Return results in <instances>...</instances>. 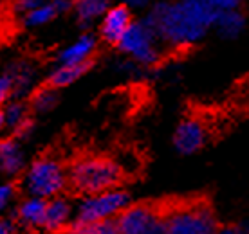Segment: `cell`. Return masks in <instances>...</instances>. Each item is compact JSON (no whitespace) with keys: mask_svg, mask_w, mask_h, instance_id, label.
Segmentation results:
<instances>
[{"mask_svg":"<svg viewBox=\"0 0 249 234\" xmlns=\"http://www.w3.org/2000/svg\"><path fill=\"white\" fill-rule=\"evenodd\" d=\"M168 234H215L217 220L212 207L204 202L181 203L164 211Z\"/></svg>","mask_w":249,"mask_h":234,"instance_id":"5b68a950","label":"cell"},{"mask_svg":"<svg viewBox=\"0 0 249 234\" xmlns=\"http://www.w3.org/2000/svg\"><path fill=\"white\" fill-rule=\"evenodd\" d=\"M6 72L11 76L13 83H15V98L13 99H22L24 96L31 92L33 85H35V76L36 70L29 62H13L6 68ZM33 94V92H31Z\"/></svg>","mask_w":249,"mask_h":234,"instance_id":"9a60e30c","label":"cell"},{"mask_svg":"<svg viewBox=\"0 0 249 234\" xmlns=\"http://www.w3.org/2000/svg\"><path fill=\"white\" fill-rule=\"evenodd\" d=\"M71 7H74L71 0H45L35 11L22 17V25L24 27H42V25L58 18L60 15L67 13Z\"/></svg>","mask_w":249,"mask_h":234,"instance_id":"5bb4252c","label":"cell"},{"mask_svg":"<svg viewBox=\"0 0 249 234\" xmlns=\"http://www.w3.org/2000/svg\"><path fill=\"white\" fill-rule=\"evenodd\" d=\"M29 119H31L29 117V108L20 99H11V101L4 103L2 112H0V124H2V128H7L11 134H15Z\"/></svg>","mask_w":249,"mask_h":234,"instance_id":"ac0fdd59","label":"cell"},{"mask_svg":"<svg viewBox=\"0 0 249 234\" xmlns=\"http://www.w3.org/2000/svg\"><path fill=\"white\" fill-rule=\"evenodd\" d=\"M33 130H35V124H33V119H29V121H25L22 126H20L15 134H13V137L17 139V141H22V139H27V137L33 134Z\"/></svg>","mask_w":249,"mask_h":234,"instance_id":"4316f807","label":"cell"},{"mask_svg":"<svg viewBox=\"0 0 249 234\" xmlns=\"http://www.w3.org/2000/svg\"><path fill=\"white\" fill-rule=\"evenodd\" d=\"M62 234H76V233H72V231H67V233H62Z\"/></svg>","mask_w":249,"mask_h":234,"instance_id":"f546056e","label":"cell"},{"mask_svg":"<svg viewBox=\"0 0 249 234\" xmlns=\"http://www.w3.org/2000/svg\"><path fill=\"white\" fill-rule=\"evenodd\" d=\"M18 231V222L15 216H9V218H2L0 222V234H17Z\"/></svg>","mask_w":249,"mask_h":234,"instance_id":"484cf974","label":"cell"},{"mask_svg":"<svg viewBox=\"0 0 249 234\" xmlns=\"http://www.w3.org/2000/svg\"><path fill=\"white\" fill-rule=\"evenodd\" d=\"M18 185L25 197L44 200L62 197L69 185V169H65L62 162L54 157L42 155L27 166L24 175L20 177Z\"/></svg>","mask_w":249,"mask_h":234,"instance_id":"3957f363","label":"cell"},{"mask_svg":"<svg viewBox=\"0 0 249 234\" xmlns=\"http://www.w3.org/2000/svg\"><path fill=\"white\" fill-rule=\"evenodd\" d=\"M0 169L7 179H18L27 169L24 150L15 137H7L0 142Z\"/></svg>","mask_w":249,"mask_h":234,"instance_id":"7c38bea8","label":"cell"},{"mask_svg":"<svg viewBox=\"0 0 249 234\" xmlns=\"http://www.w3.org/2000/svg\"><path fill=\"white\" fill-rule=\"evenodd\" d=\"M98 47V40L90 33H83L76 38L74 42L63 47L56 54L58 65H83V63H92L94 50Z\"/></svg>","mask_w":249,"mask_h":234,"instance_id":"8fae6325","label":"cell"},{"mask_svg":"<svg viewBox=\"0 0 249 234\" xmlns=\"http://www.w3.org/2000/svg\"><path fill=\"white\" fill-rule=\"evenodd\" d=\"M121 177L119 164L107 157H81L69 167V185L83 197L116 189Z\"/></svg>","mask_w":249,"mask_h":234,"instance_id":"7a4b0ae2","label":"cell"},{"mask_svg":"<svg viewBox=\"0 0 249 234\" xmlns=\"http://www.w3.org/2000/svg\"><path fill=\"white\" fill-rule=\"evenodd\" d=\"M76 234H119L118 223L116 220H105V222L90 223V225H83V227L72 229Z\"/></svg>","mask_w":249,"mask_h":234,"instance_id":"44dd1931","label":"cell"},{"mask_svg":"<svg viewBox=\"0 0 249 234\" xmlns=\"http://www.w3.org/2000/svg\"><path fill=\"white\" fill-rule=\"evenodd\" d=\"M215 234H242L238 225H224V227H218Z\"/></svg>","mask_w":249,"mask_h":234,"instance_id":"f1b7e54d","label":"cell"},{"mask_svg":"<svg viewBox=\"0 0 249 234\" xmlns=\"http://www.w3.org/2000/svg\"><path fill=\"white\" fill-rule=\"evenodd\" d=\"M134 24L132 20L130 7L118 4L112 6L105 13V17L100 22V34L105 42L118 45L121 42V38L126 34V31L130 29V25Z\"/></svg>","mask_w":249,"mask_h":234,"instance_id":"30bf717a","label":"cell"},{"mask_svg":"<svg viewBox=\"0 0 249 234\" xmlns=\"http://www.w3.org/2000/svg\"><path fill=\"white\" fill-rule=\"evenodd\" d=\"M76 218V203L65 197H56L47 200L45 213V231L49 234H62L72 229Z\"/></svg>","mask_w":249,"mask_h":234,"instance_id":"9c48e42d","label":"cell"},{"mask_svg":"<svg viewBox=\"0 0 249 234\" xmlns=\"http://www.w3.org/2000/svg\"><path fill=\"white\" fill-rule=\"evenodd\" d=\"M92 63H83V65H56L47 76V85L53 88H63V86L72 85L83 74H87Z\"/></svg>","mask_w":249,"mask_h":234,"instance_id":"d6986e66","label":"cell"},{"mask_svg":"<svg viewBox=\"0 0 249 234\" xmlns=\"http://www.w3.org/2000/svg\"><path fill=\"white\" fill-rule=\"evenodd\" d=\"M200 2H204L206 6H210L217 13L228 11V9H237L238 6V0H200Z\"/></svg>","mask_w":249,"mask_h":234,"instance_id":"d4e9b609","label":"cell"},{"mask_svg":"<svg viewBox=\"0 0 249 234\" xmlns=\"http://www.w3.org/2000/svg\"><path fill=\"white\" fill-rule=\"evenodd\" d=\"M15 98V83H13L11 76L4 72L2 78H0V99L7 103V101H11Z\"/></svg>","mask_w":249,"mask_h":234,"instance_id":"603a6c76","label":"cell"},{"mask_svg":"<svg viewBox=\"0 0 249 234\" xmlns=\"http://www.w3.org/2000/svg\"><path fill=\"white\" fill-rule=\"evenodd\" d=\"M118 49L141 67H152L161 60V40L144 20L130 25L118 43Z\"/></svg>","mask_w":249,"mask_h":234,"instance_id":"8992f818","label":"cell"},{"mask_svg":"<svg viewBox=\"0 0 249 234\" xmlns=\"http://www.w3.org/2000/svg\"><path fill=\"white\" fill-rule=\"evenodd\" d=\"M206 141H208V130L204 123L195 117L182 119L174 132V146L181 155L197 153L206 144Z\"/></svg>","mask_w":249,"mask_h":234,"instance_id":"ba28073f","label":"cell"},{"mask_svg":"<svg viewBox=\"0 0 249 234\" xmlns=\"http://www.w3.org/2000/svg\"><path fill=\"white\" fill-rule=\"evenodd\" d=\"M18 189H20V185L13 184V182L2 184V187H0V207H2V209L11 207V203L15 202V198L18 195Z\"/></svg>","mask_w":249,"mask_h":234,"instance_id":"7402d4cb","label":"cell"},{"mask_svg":"<svg viewBox=\"0 0 249 234\" xmlns=\"http://www.w3.org/2000/svg\"><path fill=\"white\" fill-rule=\"evenodd\" d=\"M244 27H246V18L238 9H228V11L218 13L215 25H213L218 36L226 40L237 38L244 31Z\"/></svg>","mask_w":249,"mask_h":234,"instance_id":"e0dca14e","label":"cell"},{"mask_svg":"<svg viewBox=\"0 0 249 234\" xmlns=\"http://www.w3.org/2000/svg\"><path fill=\"white\" fill-rule=\"evenodd\" d=\"M112 0H74V15L80 27L87 29L105 17V13L110 9Z\"/></svg>","mask_w":249,"mask_h":234,"instance_id":"2e32d148","label":"cell"},{"mask_svg":"<svg viewBox=\"0 0 249 234\" xmlns=\"http://www.w3.org/2000/svg\"><path fill=\"white\" fill-rule=\"evenodd\" d=\"M128 205H130V195L119 187L83 197L76 203V218L72 229L105 222V220H116Z\"/></svg>","mask_w":249,"mask_h":234,"instance_id":"277c9868","label":"cell"},{"mask_svg":"<svg viewBox=\"0 0 249 234\" xmlns=\"http://www.w3.org/2000/svg\"><path fill=\"white\" fill-rule=\"evenodd\" d=\"M45 213H47V200L35 197H25L20 200L17 209H15V218L18 225L25 229H44L45 227Z\"/></svg>","mask_w":249,"mask_h":234,"instance_id":"4fadbf2b","label":"cell"},{"mask_svg":"<svg viewBox=\"0 0 249 234\" xmlns=\"http://www.w3.org/2000/svg\"><path fill=\"white\" fill-rule=\"evenodd\" d=\"M58 103V94L56 88L53 86H40L36 90H33L31 98H29V106H31L33 112L36 114H45V112H51Z\"/></svg>","mask_w":249,"mask_h":234,"instance_id":"ffe728a7","label":"cell"},{"mask_svg":"<svg viewBox=\"0 0 249 234\" xmlns=\"http://www.w3.org/2000/svg\"><path fill=\"white\" fill-rule=\"evenodd\" d=\"M152 2V0H121V4L126 7H134V9H141V7H146Z\"/></svg>","mask_w":249,"mask_h":234,"instance_id":"83f0119b","label":"cell"},{"mask_svg":"<svg viewBox=\"0 0 249 234\" xmlns=\"http://www.w3.org/2000/svg\"><path fill=\"white\" fill-rule=\"evenodd\" d=\"M217 17L218 13L200 0H175L156 2L143 20L161 42L181 49L199 43Z\"/></svg>","mask_w":249,"mask_h":234,"instance_id":"6da1fadb","label":"cell"},{"mask_svg":"<svg viewBox=\"0 0 249 234\" xmlns=\"http://www.w3.org/2000/svg\"><path fill=\"white\" fill-rule=\"evenodd\" d=\"M45 0H13V9L15 13H20L22 17L27 15V13L35 11L36 7H40Z\"/></svg>","mask_w":249,"mask_h":234,"instance_id":"cb8c5ba5","label":"cell"},{"mask_svg":"<svg viewBox=\"0 0 249 234\" xmlns=\"http://www.w3.org/2000/svg\"><path fill=\"white\" fill-rule=\"evenodd\" d=\"M162 216V211L148 203H130L116 218L119 234H146Z\"/></svg>","mask_w":249,"mask_h":234,"instance_id":"52a82bcc","label":"cell"}]
</instances>
